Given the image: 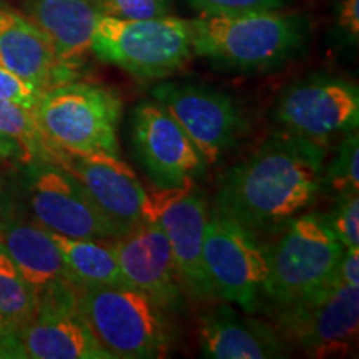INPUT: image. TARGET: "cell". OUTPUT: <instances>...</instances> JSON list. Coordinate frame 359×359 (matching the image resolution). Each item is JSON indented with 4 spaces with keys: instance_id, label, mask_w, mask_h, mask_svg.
<instances>
[{
    "instance_id": "9",
    "label": "cell",
    "mask_w": 359,
    "mask_h": 359,
    "mask_svg": "<svg viewBox=\"0 0 359 359\" xmlns=\"http://www.w3.org/2000/svg\"><path fill=\"white\" fill-rule=\"evenodd\" d=\"M203 259L217 299L235 303L251 314L262 308L263 283L268 273L266 241L210 208Z\"/></svg>"
},
{
    "instance_id": "33",
    "label": "cell",
    "mask_w": 359,
    "mask_h": 359,
    "mask_svg": "<svg viewBox=\"0 0 359 359\" xmlns=\"http://www.w3.org/2000/svg\"><path fill=\"white\" fill-rule=\"evenodd\" d=\"M15 215V208H13L12 196L8 195L6 188L0 183V230Z\"/></svg>"
},
{
    "instance_id": "3",
    "label": "cell",
    "mask_w": 359,
    "mask_h": 359,
    "mask_svg": "<svg viewBox=\"0 0 359 359\" xmlns=\"http://www.w3.org/2000/svg\"><path fill=\"white\" fill-rule=\"evenodd\" d=\"M93 334L114 359H156L177 341L172 314L133 286H75Z\"/></svg>"
},
{
    "instance_id": "15",
    "label": "cell",
    "mask_w": 359,
    "mask_h": 359,
    "mask_svg": "<svg viewBox=\"0 0 359 359\" xmlns=\"http://www.w3.org/2000/svg\"><path fill=\"white\" fill-rule=\"evenodd\" d=\"M20 339L27 358L32 359H114L80 311L75 288L39 296Z\"/></svg>"
},
{
    "instance_id": "30",
    "label": "cell",
    "mask_w": 359,
    "mask_h": 359,
    "mask_svg": "<svg viewBox=\"0 0 359 359\" xmlns=\"http://www.w3.org/2000/svg\"><path fill=\"white\" fill-rule=\"evenodd\" d=\"M22 325L0 318V358H27L20 339Z\"/></svg>"
},
{
    "instance_id": "5",
    "label": "cell",
    "mask_w": 359,
    "mask_h": 359,
    "mask_svg": "<svg viewBox=\"0 0 359 359\" xmlns=\"http://www.w3.org/2000/svg\"><path fill=\"white\" fill-rule=\"evenodd\" d=\"M343 251L325 213L298 215L266 241L268 273L262 302L271 309L320 290L334 278Z\"/></svg>"
},
{
    "instance_id": "27",
    "label": "cell",
    "mask_w": 359,
    "mask_h": 359,
    "mask_svg": "<svg viewBox=\"0 0 359 359\" xmlns=\"http://www.w3.org/2000/svg\"><path fill=\"white\" fill-rule=\"evenodd\" d=\"M200 15H235L257 11H281L288 0H187Z\"/></svg>"
},
{
    "instance_id": "14",
    "label": "cell",
    "mask_w": 359,
    "mask_h": 359,
    "mask_svg": "<svg viewBox=\"0 0 359 359\" xmlns=\"http://www.w3.org/2000/svg\"><path fill=\"white\" fill-rule=\"evenodd\" d=\"M110 243L123 276L133 288L150 296L170 314L185 311L187 294L180 283L167 235L156 219L145 218Z\"/></svg>"
},
{
    "instance_id": "32",
    "label": "cell",
    "mask_w": 359,
    "mask_h": 359,
    "mask_svg": "<svg viewBox=\"0 0 359 359\" xmlns=\"http://www.w3.org/2000/svg\"><path fill=\"white\" fill-rule=\"evenodd\" d=\"M13 158L24 161V155H22L19 143L0 133V161H7Z\"/></svg>"
},
{
    "instance_id": "25",
    "label": "cell",
    "mask_w": 359,
    "mask_h": 359,
    "mask_svg": "<svg viewBox=\"0 0 359 359\" xmlns=\"http://www.w3.org/2000/svg\"><path fill=\"white\" fill-rule=\"evenodd\" d=\"M336 238L344 248L359 250V195L343 191L334 195V205L326 215Z\"/></svg>"
},
{
    "instance_id": "18",
    "label": "cell",
    "mask_w": 359,
    "mask_h": 359,
    "mask_svg": "<svg viewBox=\"0 0 359 359\" xmlns=\"http://www.w3.org/2000/svg\"><path fill=\"white\" fill-rule=\"evenodd\" d=\"M0 62L42 92L79 77V72L57 57L47 37L24 13L4 6H0Z\"/></svg>"
},
{
    "instance_id": "11",
    "label": "cell",
    "mask_w": 359,
    "mask_h": 359,
    "mask_svg": "<svg viewBox=\"0 0 359 359\" xmlns=\"http://www.w3.org/2000/svg\"><path fill=\"white\" fill-rule=\"evenodd\" d=\"M273 118L278 130L327 147L359 127V88L339 75H308L283 90Z\"/></svg>"
},
{
    "instance_id": "24",
    "label": "cell",
    "mask_w": 359,
    "mask_h": 359,
    "mask_svg": "<svg viewBox=\"0 0 359 359\" xmlns=\"http://www.w3.org/2000/svg\"><path fill=\"white\" fill-rule=\"evenodd\" d=\"M37 309V294L0 251V318L24 326Z\"/></svg>"
},
{
    "instance_id": "6",
    "label": "cell",
    "mask_w": 359,
    "mask_h": 359,
    "mask_svg": "<svg viewBox=\"0 0 359 359\" xmlns=\"http://www.w3.org/2000/svg\"><path fill=\"white\" fill-rule=\"evenodd\" d=\"M92 53L140 80H163L191 60L190 20L175 15L115 19L102 15L92 37Z\"/></svg>"
},
{
    "instance_id": "1",
    "label": "cell",
    "mask_w": 359,
    "mask_h": 359,
    "mask_svg": "<svg viewBox=\"0 0 359 359\" xmlns=\"http://www.w3.org/2000/svg\"><path fill=\"white\" fill-rule=\"evenodd\" d=\"M326 158L327 147L276 128L226 170L212 208L271 240L320 198Z\"/></svg>"
},
{
    "instance_id": "26",
    "label": "cell",
    "mask_w": 359,
    "mask_h": 359,
    "mask_svg": "<svg viewBox=\"0 0 359 359\" xmlns=\"http://www.w3.org/2000/svg\"><path fill=\"white\" fill-rule=\"evenodd\" d=\"M98 12L115 19H154L172 15V0H93Z\"/></svg>"
},
{
    "instance_id": "21",
    "label": "cell",
    "mask_w": 359,
    "mask_h": 359,
    "mask_svg": "<svg viewBox=\"0 0 359 359\" xmlns=\"http://www.w3.org/2000/svg\"><path fill=\"white\" fill-rule=\"evenodd\" d=\"M70 275L82 286H132L120 269L110 240H83L52 233Z\"/></svg>"
},
{
    "instance_id": "20",
    "label": "cell",
    "mask_w": 359,
    "mask_h": 359,
    "mask_svg": "<svg viewBox=\"0 0 359 359\" xmlns=\"http://www.w3.org/2000/svg\"><path fill=\"white\" fill-rule=\"evenodd\" d=\"M24 15L47 37L57 57L80 72L102 17L93 0H25Z\"/></svg>"
},
{
    "instance_id": "28",
    "label": "cell",
    "mask_w": 359,
    "mask_h": 359,
    "mask_svg": "<svg viewBox=\"0 0 359 359\" xmlns=\"http://www.w3.org/2000/svg\"><path fill=\"white\" fill-rule=\"evenodd\" d=\"M40 95H42V90L24 82L0 62V98L34 111Z\"/></svg>"
},
{
    "instance_id": "19",
    "label": "cell",
    "mask_w": 359,
    "mask_h": 359,
    "mask_svg": "<svg viewBox=\"0 0 359 359\" xmlns=\"http://www.w3.org/2000/svg\"><path fill=\"white\" fill-rule=\"evenodd\" d=\"M0 251L6 253L37 298L77 286L52 233L39 223L13 215L0 230Z\"/></svg>"
},
{
    "instance_id": "22",
    "label": "cell",
    "mask_w": 359,
    "mask_h": 359,
    "mask_svg": "<svg viewBox=\"0 0 359 359\" xmlns=\"http://www.w3.org/2000/svg\"><path fill=\"white\" fill-rule=\"evenodd\" d=\"M0 133L19 143L24 161H48L67 168L70 154L58 148L40 127L34 111L0 98Z\"/></svg>"
},
{
    "instance_id": "10",
    "label": "cell",
    "mask_w": 359,
    "mask_h": 359,
    "mask_svg": "<svg viewBox=\"0 0 359 359\" xmlns=\"http://www.w3.org/2000/svg\"><path fill=\"white\" fill-rule=\"evenodd\" d=\"M208 165L218 163L248 133L243 109L228 93L193 82H160L150 90Z\"/></svg>"
},
{
    "instance_id": "23",
    "label": "cell",
    "mask_w": 359,
    "mask_h": 359,
    "mask_svg": "<svg viewBox=\"0 0 359 359\" xmlns=\"http://www.w3.org/2000/svg\"><path fill=\"white\" fill-rule=\"evenodd\" d=\"M359 128L341 135L331 158L325 161L323 191L338 193L359 191Z\"/></svg>"
},
{
    "instance_id": "17",
    "label": "cell",
    "mask_w": 359,
    "mask_h": 359,
    "mask_svg": "<svg viewBox=\"0 0 359 359\" xmlns=\"http://www.w3.org/2000/svg\"><path fill=\"white\" fill-rule=\"evenodd\" d=\"M67 170L103 212L127 231L147 218L148 193L120 156L70 155Z\"/></svg>"
},
{
    "instance_id": "8",
    "label": "cell",
    "mask_w": 359,
    "mask_h": 359,
    "mask_svg": "<svg viewBox=\"0 0 359 359\" xmlns=\"http://www.w3.org/2000/svg\"><path fill=\"white\" fill-rule=\"evenodd\" d=\"M24 165L22 183L27 208L34 222L47 231L83 240H114L127 233L67 168L48 161Z\"/></svg>"
},
{
    "instance_id": "12",
    "label": "cell",
    "mask_w": 359,
    "mask_h": 359,
    "mask_svg": "<svg viewBox=\"0 0 359 359\" xmlns=\"http://www.w3.org/2000/svg\"><path fill=\"white\" fill-rule=\"evenodd\" d=\"M128 133L133 158L156 190L196 183L208 172L210 165L198 148L154 98L130 110Z\"/></svg>"
},
{
    "instance_id": "31",
    "label": "cell",
    "mask_w": 359,
    "mask_h": 359,
    "mask_svg": "<svg viewBox=\"0 0 359 359\" xmlns=\"http://www.w3.org/2000/svg\"><path fill=\"white\" fill-rule=\"evenodd\" d=\"M336 276L349 286H359V250L344 248L336 268Z\"/></svg>"
},
{
    "instance_id": "16",
    "label": "cell",
    "mask_w": 359,
    "mask_h": 359,
    "mask_svg": "<svg viewBox=\"0 0 359 359\" xmlns=\"http://www.w3.org/2000/svg\"><path fill=\"white\" fill-rule=\"evenodd\" d=\"M198 343L201 356L210 359H278L291 351L275 326L230 304H215L201 311Z\"/></svg>"
},
{
    "instance_id": "4",
    "label": "cell",
    "mask_w": 359,
    "mask_h": 359,
    "mask_svg": "<svg viewBox=\"0 0 359 359\" xmlns=\"http://www.w3.org/2000/svg\"><path fill=\"white\" fill-rule=\"evenodd\" d=\"M122 95L105 83L70 80L43 90L34 115L50 140L70 155L120 156Z\"/></svg>"
},
{
    "instance_id": "29",
    "label": "cell",
    "mask_w": 359,
    "mask_h": 359,
    "mask_svg": "<svg viewBox=\"0 0 359 359\" xmlns=\"http://www.w3.org/2000/svg\"><path fill=\"white\" fill-rule=\"evenodd\" d=\"M336 25L349 43L356 45L359 39V0H339L336 11Z\"/></svg>"
},
{
    "instance_id": "13",
    "label": "cell",
    "mask_w": 359,
    "mask_h": 359,
    "mask_svg": "<svg viewBox=\"0 0 359 359\" xmlns=\"http://www.w3.org/2000/svg\"><path fill=\"white\" fill-rule=\"evenodd\" d=\"M208 213V200L196 183L148 195L147 218L156 219L163 228L182 288L188 299L200 303L217 299L203 259Z\"/></svg>"
},
{
    "instance_id": "2",
    "label": "cell",
    "mask_w": 359,
    "mask_h": 359,
    "mask_svg": "<svg viewBox=\"0 0 359 359\" xmlns=\"http://www.w3.org/2000/svg\"><path fill=\"white\" fill-rule=\"evenodd\" d=\"M193 53L230 72L276 69L303 50L309 39L304 15L257 11L235 15H200L190 20Z\"/></svg>"
},
{
    "instance_id": "7",
    "label": "cell",
    "mask_w": 359,
    "mask_h": 359,
    "mask_svg": "<svg viewBox=\"0 0 359 359\" xmlns=\"http://www.w3.org/2000/svg\"><path fill=\"white\" fill-rule=\"evenodd\" d=\"M275 327L290 346L311 358H338L351 353L359 330V286L338 276L293 303L271 308Z\"/></svg>"
}]
</instances>
